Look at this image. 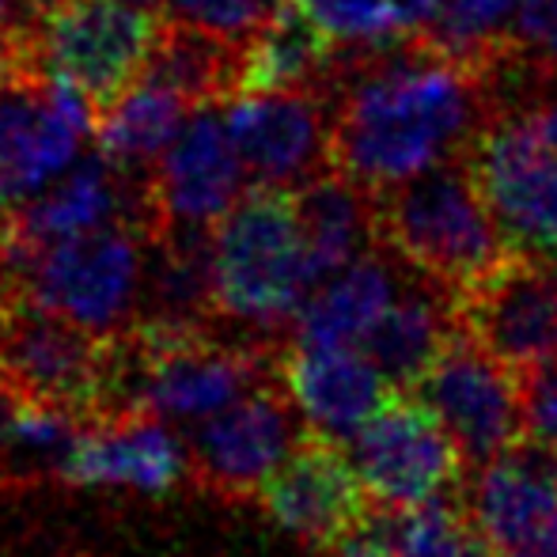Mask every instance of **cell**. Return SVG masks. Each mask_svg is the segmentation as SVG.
Returning <instances> with one entry per match:
<instances>
[{
    "label": "cell",
    "mask_w": 557,
    "mask_h": 557,
    "mask_svg": "<svg viewBox=\"0 0 557 557\" xmlns=\"http://www.w3.org/2000/svg\"><path fill=\"white\" fill-rule=\"evenodd\" d=\"M497 73L436 58L410 38L334 46L323 84L334 171L375 194L467 156L497 103Z\"/></svg>",
    "instance_id": "cell-1"
},
{
    "label": "cell",
    "mask_w": 557,
    "mask_h": 557,
    "mask_svg": "<svg viewBox=\"0 0 557 557\" xmlns=\"http://www.w3.org/2000/svg\"><path fill=\"white\" fill-rule=\"evenodd\" d=\"M467 163L508 247L557 258V73L508 61Z\"/></svg>",
    "instance_id": "cell-2"
},
{
    "label": "cell",
    "mask_w": 557,
    "mask_h": 557,
    "mask_svg": "<svg viewBox=\"0 0 557 557\" xmlns=\"http://www.w3.org/2000/svg\"><path fill=\"white\" fill-rule=\"evenodd\" d=\"M372 206L375 247L398 258L406 270L436 281L455 300L512 255L467 156L375 190Z\"/></svg>",
    "instance_id": "cell-3"
},
{
    "label": "cell",
    "mask_w": 557,
    "mask_h": 557,
    "mask_svg": "<svg viewBox=\"0 0 557 557\" xmlns=\"http://www.w3.org/2000/svg\"><path fill=\"white\" fill-rule=\"evenodd\" d=\"M148 232L107 224L46 247L0 239V300H27L96 337L133 331L145 281Z\"/></svg>",
    "instance_id": "cell-4"
},
{
    "label": "cell",
    "mask_w": 557,
    "mask_h": 557,
    "mask_svg": "<svg viewBox=\"0 0 557 557\" xmlns=\"http://www.w3.org/2000/svg\"><path fill=\"white\" fill-rule=\"evenodd\" d=\"M311 288L293 190L250 186L213 227L216 323L273 342Z\"/></svg>",
    "instance_id": "cell-5"
},
{
    "label": "cell",
    "mask_w": 557,
    "mask_h": 557,
    "mask_svg": "<svg viewBox=\"0 0 557 557\" xmlns=\"http://www.w3.org/2000/svg\"><path fill=\"white\" fill-rule=\"evenodd\" d=\"M163 27L148 0H50L38 12L42 69L73 84L96 111L140 81Z\"/></svg>",
    "instance_id": "cell-6"
},
{
    "label": "cell",
    "mask_w": 557,
    "mask_h": 557,
    "mask_svg": "<svg viewBox=\"0 0 557 557\" xmlns=\"http://www.w3.org/2000/svg\"><path fill=\"white\" fill-rule=\"evenodd\" d=\"M96 125V107L46 69L0 73V224L84 152Z\"/></svg>",
    "instance_id": "cell-7"
},
{
    "label": "cell",
    "mask_w": 557,
    "mask_h": 557,
    "mask_svg": "<svg viewBox=\"0 0 557 557\" xmlns=\"http://www.w3.org/2000/svg\"><path fill=\"white\" fill-rule=\"evenodd\" d=\"M0 383L23 403L58 406L96 425L107 398V337L38 304L0 300Z\"/></svg>",
    "instance_id": "cell-8"
},
{
    "label": "cell",
    "mask_w": 557,
    "mask_h": 557,
    "mask_svg": "<svg viewBox=\"0 0 557 557\" xmlns=\"http://www.w3.org/2000/svg\"><path fill=\"white\" fill-rule=\"evenodd\" d=\"M345 451L368 497L395 508L459 497L470 474L447 429L410 391H395L345 444Z\"/></svg>",
    "instance_id": "cell-9"
},
{
    "label": "cell",
    "mask_w": 557,
    "mask_h": 557,
    "mask_svg": "<svg viewBox=\"0 0 557 557\" xmlns=\"http://www.w3.org/2000/svg\"><path fill=\"white\" fill-rule=\"evenodd\" d=\"M410 395L436 413L467 459V470L485 467L508 447L528 441L520 372L493 357L478 337L467 334V326L451 334Z\"/></svg>",
    "instance_id": "cell-10"
},
{
    "label": "cell",
    "mask_w": 557,
    "mask_h": 557,
    "mask_svg": "<svg viewBox=\"0 0 557 557\" xmlns=\"http://www.w3.org/2000/svg\"><path fill=\"white\" fill-rule=\"evenodd\" d=\"M304 418L277 380L262 383L239 403L194 425L186 455L190 478L216 500H255L304 436Z\"/></svg>",
    "instance_id": "cell-11"
},
{
    "label": "cell",
    "mask_w": 557,
    "mask_h": 557,
    "mask_svg": "<svg viewBox=\"0 0 557 557\" xmlns=\"http://www.w3.org/2000/svg\"><path fill=\"white\" fill-rule=\"evenodd\" d=\"M224 122L250 186L300 190L304 183L334 168V103L326 88L239 91L224 103Z\"/></svg>",
    "instance_id": "cell-12"
},
{
    "label": "cell",
    "mask_w": 557,
    "mask_h": 557,
    "mask_svg": "<svg viewBox=\"0 0 557 557\" xmlns=\"http://www.w3.org/2000/svg\"><path fill=\"white\" fill-rule=\"evenodd\" d=\"M455 304L467 334L516 372L557 360V258L512 250Z\"/></svg>",
    "instance_id": "cell-13"
},
{
    "label": "cell",
    "mask_w": 557,
    "mask_h": 557,
    "mask_svg": "<svg viewBox=\"0 0 557 557\" xmlns=\"http://www.w3.org/2000/svg\"><path fill=\"white\" fill-rule=\"evenodd\" d=\"M148 190H152L156 232L221 224L227 209L250 190V175L227 133L224 103L194 107L175 140L156 160Z\"/></svg>",
    "instance_id": "cell-14"
},
{
    "label": "cell",
    "mask_w": 557,
    "mask_h": 557,
    "mask_svg": "<svg viewBox=\"0 0 557 557\" xmlns=\"http://www.w3.org/2000/svg\"><path fill=\"white\" fill-rule=\"evenodd\" d=\"M255 500L296 543L323 554L360 516L368 493L345 444L304 429V436L270 474V482L258 490Z\"/></svg>",
    "instance_id": "cell-15"
},
{
    "label": "cell",
    "mask_w": 557,
    "mask_h": 557,
    "mask_svg": "<svg viewBox=\"0 0 557 557\" xmlns=\"http://www.w3.org/2000/svg\"><path fill=\"white\" fill-rule=\"evenodd\" d=\"M462 505L505 557L557 539V451L520 441L470 470Z\"/></svg>",
    "instance_id": "cell-16"
},
{
    "label": "cell",
    "mask_w": 557,
    "mask_h": 557,
    "mask_svg": "<svg viewBox=\"0 0 557 557\" xmlns=\"http://www.w3.org/2000/svg\"><path fill=\"white\" fill-rule=\"evenodd\" d=\"M277 383L300 410L304 425L337 444H349L360 425L395 395L364 349L308 345L293 337L277 357Z\"/></svg>",
    "instance_id": "cell-17"
},
{
    "label": "cell",
    "mask_w": 557,
    "mask_h": 557,
    "mask_svg": "<svg viewBox=\"0 0 557 557\" xmlns=\"http://www.w3.org/2000/svg\"><path fill=\"white\" fill-rule=\"evenodd\" d=\"M186 474V444L152 413L84 425L61 467V478L73 485H122L140 493H171Z\"/></svg>",
    "instance_id": "cell-18"
},
{
    "label": "cell",
    "mask_w": 557,
    "mask_h": 557,
    "mask_svg": "<svg viewBox=\"0 0 557 557\" xmlns=\"http://www.w3.org/2000/svg\"><path fill=\"white\" fill-rule=\"evenodd\" d=\"M403 277L406 265L383 247H372L357 262H349L345 270L331 273L311 288L288 334H293V342L308 345H352V349H360L372 326L383 319V311L391 308Z\"/></svg>",
    "instance_id": "cell-19"
},
{
    "label": "cell",
    "mask_w": 557,
    "mask_h": 557,
    "mask_svg": "<svg viewBox=\"0 0 557 557\" xmlns=\"http://www.w3.org/2000/svg\"><path fill=\"white\" fill-rule=\"evenodd\" d=\"M459 331L462 319L455 296L436 281L406 270L391 308L383 311V319L372 326L360 349L368 352V360L380 368L391 387L410 391L436 360V352Z\"/></svg>",
    "instance_id": "cell-20"
},
{
    "label": "cell",
    "mask_w": 557,
    "mask_h": 557,
    "mask_svg": "<svg viewBox=\"0 0 557 557\" xmlns=\"http://www.w3.org/2000/svg\"><path fill=\"white\" fill-rule=\"evenodd\" d=\"M293 201L315 285L375 247L372 194L352 178H345L342 171L331 168L315 175L300 190H293Z\"/></svg>",
    "instance_id": "cell-21"
},
{
    "label": "cell",
    "mask_w": 557,
    "mask_h": 557,
    "mask_svg": "<svg viewBox=\"0 0 557 557\" xmlns=\"http://www.w3.org/2000/svg\"><path fill=\"white\" fill-rule=\"evenodd\" d=\"M239 69L243 42L163 12V27L140 81L163 84L190 107H209L239 96Z\"/></svg>",
    "instance_id": "cell-22"
},
{
    "label": "cell",
    "mask_w": 557,
    "mask_h": 557,
    "mask_svg": "<svg viewBox=\"0 0 557 557\" xmlns=\"http://www.w3.org/2000/svg\"><path fill=\"white\" fill-rule=\"evenodd\" d=\"M334 65V42L304 12L300 0H285L255 35L243 42L239 91L323 88Z\"/></svg>",
    "instance_id": "cell-23"
},
{
    "label": "cell",
    "mask_w": 557,
    "mask_h": 557,
    "mask_svg": "<svg viewBox=\"0 0 557 557\" xmlns=\"http://www.w3.org/2000/svg\"><path fill=\"white\" fill-rule=\"evenodd\" d=\"M194 107L171 88L152 81H137L125 96H117L107 111H99L96 140L99 152L133 175H152L163 148L175 140Z\"/></svg>",
    "instance_id": "cell-24"
},
{
    "label": "cell",
    "mask_w": 557,
    "mask_h": 557,
    "mask_svg": "<svg viewBox=\"0 0 557 557\" xmlns=\"http://www.w3.org/2000/svg\"><path fill=\"white\" fill-rule=\"evenodd\" d=\"M334 46H372L403 38L398 0H300Z\"/></svg>",
    "instance_id": "cell-25"
},
{
    "label": "cell",
    "mask_w": 557,
    "mask_h": 557,
    "mask_svg": "<svg viewBox=\"0 0 557 557\" xmlns=\"http://www.w3.org/2000/svg\"><path fill=\"white\" fill-rule=\"evenodd\" d=\"M326 557H406V508L368 497L360 516L323 550Z\"/></svg>",
    "instance_id": "cell-26"
},
{
    "label": "cell",
    "mask_w": 557,
    "mask_h": 557,
    "mask_svg": "<svg viewBox=\"0 0 557 557\" xmlns=\"http://www.w3.org/2000/svg\"><path fill=\"white\" fill-rule=\"evenodd\" d=\"M285 0H168L163 12L175 20L198 23L235 42H247L265 20H270Z\"/></svg>",
    "instance_id": "cell-27"
},
{
    "label": "cell",
    "mask_w": 557,
    "mask_h": 557,
    "mask_svg": "<svg viewBox=\"0 0 557 557\" xmlns=\"http://www.w3.org/2000/svg\"><path fill=\"white\" fill-rule=\"evenodd\" d=\"M38 12H42V4L0 0V73L42 69V53H38Z\"/></svg>",
    "instance_id": "cell-28"
},
{
    "label": "cell",
    "mask_w": 557,
    "mask_h": 557,
    "mask_svg": "<svg viewBox=\"0 0 557 557\" xmlns=\"http://www.w3.org/2000/svg\"><path fill=\"white\" fill-rule=\"evenodd\" d=\"M528 441L557 451V360L520 372Z\"/></svg>",
    "instance_id": "cell-29"
},
{
    "label": "cell",
    "mask_w": 557,
    "mask_h": 557,
    "mask_svg": "<svg viewBox=\"0 0 557 557\" xmlns=\"http://www.w3.org/2000/svg\"><path fill=\"white\" fill-rule=\"evenodd\" d=\"M20 398L0 383V478H4V447H8V429H12V413Z\"/></svg>",
    "instance_id": "cell-30"
},
{
    "label": "cell",
    "mask_w": 557,
    "mask_h": 557,
    "mask_svg": "<svg viewBox=\"0 0 557 557\" xmlns=\"http://www.w3.org/2000/svg\"><path fill=\"white\" fill-rule=\"evenodd\" d=\"M512 557H557V539L546 546H535V550H523V554H512Z\"/></svg>",
    "instance_id": "cell-31"
}]
</instances>
